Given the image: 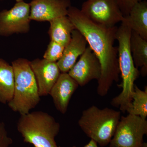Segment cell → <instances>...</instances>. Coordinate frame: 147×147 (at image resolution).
I'll return each instance as SVG.
<instances>
[{
    "label": "cell",
    "instance_id": "obj_1",
    "mask_svg": "<svg viewBox=\"0 0 147 147\" xmlns=\"http://www.w3.org/2000/svg\"><path fill=\"white\" fill-rule=\"evenodd\" d=\"M67 16L76 30L86 40L88 45L100 62L101 75L98 81L96 92L100 96L108 94L115 82L119 81L120 73L118 48L115 46L117 27L108 28L91 21L81 9L71 6Z\"/></svg>",
    "mask_w": 147,
    "mask_h": 147
},
{
    "label": "cell",
    "instance_id": "obj_2",
    "mask_svg": "<svg viewBox=\"0 0 147 147\" xmlns=\"http://www.w3.org/2000/svg\"><path fill=\"white\" fill-rule=\"evenodd\" d=\"M131 30L125 21L118 28L116 38L118 42V58L120 73L121 76V92L112 99L111 104L119 108L123 113L127 112L131 107L134 91V82L140 75V71L134 65L130 49Z\"/></svg>",
    "mask_w": 147,
    "mask_h": 147
},
{
    "label": "cell",
    "instance_id": "obj_3",
    "mask_svg": "<svg viewBox=\"0 0 147 147\" xmlns=\"http://www.w3.org/2000/svg\"><path fill=\"white\" fill-rule=\"evenodd\" d=\"M11 65L14 73L13 97L7 103L12 111L20 115L30 112L38 105L40 96L30 64L26 59H17Z\"/></svg>",
    "mask_w": 147,
    "mask_h": 147
},
{
    "label": "cell",
    "instance_id": "obj_4",
    "mask_svg": "<svg viewBox=\"0 0 147 147\" xmlns=\"http://www.w3.org/2000/svg\"><path fill=\"white\" fill-rule=\"evenodd\" d=\"M17 129L24 142L34 147H58L55 138L60 124L48 113L36 111L21 115Z\"/></svg>",
    "mask_w": 147,
    "mask_h": 147
},
{
    "label": "cell",
    "instance_id": "obj_5",
    "mask_svg": "<svg viewBox=\"0 0 147 147\" xmlns=\"http://www.w3.org/2000/svg\"><path fill=\"white\" fill-rule=\"evenodd\" d=\"M121 117V111L92 105L82 112L78 125L88 137L105 147L110 144Z\"/></svg>",
    "mask_w": 147,
    "mask_h": 147
},
{
    "label": "cell",
    "instance_id": "obj_6",
    "mask_svg": "<svg viewBox=\"0 0 147 147\" xmlns=\"http://www.w3.org/2000/svg\"><path fill=\"white\" fill-rule=\"evenodd\" d=\"M147 134V121L139 117L128 114L121 116L110 147H140L144 137Z\"/></svg>",
    "mask_w": 147,
    "mask_h": 147
},
{
    "label": "cell",
    "instance_id": "obj_7",
    "mask_svg": "<svg viewBox=\"0 0 147 147\" xmlns=\"http://www.w3.org/2000/svg\"><path fill=\"white\" fill-rule=\"evenodd\" d=\"M81 10L94 24L108 28L116 26L124 19L117 0H87Z\"/></svg>",
    "mask_w": 147,
    "mask_h": 147
},
{
    "label": "cell",
    "instance_id": "obj_8",
    "mask_svg": "<svg viewBox=\"0 0 147 147\" xmlns=\"http://www.w3.org/2000/svg\"><path fill=\"white\" fill-rule=\"evenodd\" d=\"M30 4L24 1L16 2L9 10L0 11V36L28 33L30 30Z\"/></svg>",
    "mask_w": 147,
    "mask_h": 147
},
{
    "label": "cell",
    "instance_id": "obj_9",
    "mask_svg": "<svg viewBox=\"0 0 147 147\" xmlns=\"http://www.w3.org/2000/svg\"><path fill=\"white\" fill-rule=\"evenodd\" d=\"M68 74L78 84L84 86L93 80L98 81L101 75L99 60L92 50L88 46Z\"/></svg>",
    "mask_w": 147,
    "mask_h": 147
},
{
    "label": "cell",
    "instance_id": "obj_10",
    "mask_svg": "<svg viewBox=\"0 0 147 147\" xmlns=\"http://www.w3.org/2000/svg\"><path fill=\"white\" fill-rule=\"evenodd\" d=\"M31 21H50L67 16L70 0H32L30 3Z\"/></svg>",
    "mask_w": 147,
    "mask_h": 147
},
{
    "label": "cell",
    "instance_id": "obj_11",
    "mask_svg": "<svg viewBox=\"0 0 147 147\" xmlns=\"http://www.w3.org/2000/svg\"><path fill=\"white\" fill-rule=\"evenodd\" d=\"M30 64L36 79L40 97L50 94L61 73L57 63L44 59H36L30 61Z\"/></svg>",
    "mask_w": 147,
    "mask_h": 147
},
{
    "label": "cell",
    "instance_id": "obj_12",
    "mask_svg": "<svg viewBox=\"0 0 147 147\" xmlns=\"http://www.w3.org/2000/svg\"><path fill=\"white\" fill-rule=\"evenodd\" d=\"M79 85L68 73H61L57 81L50 91L55 108L61 114H65L71 96Z\"/></svg>",
    "mask_w": 147,
    "mask_h": 147
},
{
    "label": "cell",
    "instance_id": "obj_13",
    "mask_svg": "<svg viewBox=\"0 0 147 147\" xmlns=\"http://www.w3.org/2000/svg\"><path fill=\"white\" fill-rule=\"evenodd\" d=\"M88 45L84 36L78 30H74L70 41L65 47L62 56L57 62L61 73H68L84 53Z\"/></svg>",
    "mask_w": 147,
    "mask_h": 147
},
{
    "label": "cell",
    "instance_id": "obj_14",
    "mask_svg": "<svg viewBox=\"0 0 147 147\" xmlns=\"http://www.w3.org/2000/svg\"><path fill=\"white\" fill-rule=\"evenodd\" d=\"M125 21L131 31L147 40V2L143 0L131 8L128 15L124 16Z\"/></svg>",
    "mask_w": 147,
    "mask_h": 147
},
{
    "label": "cell",
    "instance_id": "obj_15",
    "mask_svg": "<svg viewBox=\"0 0 147 147\" xmlns=\"http://www.w3.org/2000/svg\"><path fill=\"white\" fill-rule=\"evenodd\" d=\"M48 34L50 40L65 47L71 38V33L76 29L67 16H61L50 21Z\"/></svg>",
    "mask_w": 147,
    "mask_h": 147
},
{
    "label": "cell",
    "instance_id": "obj_16",
    "mask_svg": "<svg viewBox=\"0 0 147 147\" xmlns=\"http://www.w3.org/2000/svg\"><path fill=\"white\" fill-rule=\"evenodd\" d=\"M14 73L12 66L0 58V103H8L13 97Z\"/></svg>",
    "mask_w": 147,
    "mask_h": 147
},
{
    "label": "cell",
    "instance_id": "obj_17",
    "mask_svg": "<svg viewBox=\"0 0 147 147\" xmlns=\"http://www.w3.org/2000/svg\"><path fill=\"white\" fill-rule=\"evenodd\" d=\"M130 49L134 65L141 67L142 76L147 74V40L137 33L131 31L130 38Z\"/></svg>",
    "mask_w": 147,
    "mask_h": 147
},
{
    "label": "cell",
    "instance_id": "obj_18",
    "mask_svg": "<svg viewBox=\"0 0 147 147\" xmlns=\"http://www.w3.org/2000/svg\"><path fill=\"white\" fill-rule=\"evenodd\" d=\"M128 114L139 116L146 119L147 116V87L142 90L134 85L131 107Z\"/></svg>",
    "mask_w": 147,
    "mask_h": 147
},
{
    "label": "cell",
    "instance_id": "obj_19",
    "mask_svg": "<svg viewBox=\"0 0 147 147\" xmlns=\"http://www.w3.org/2000/svg\"><path fill=\"white\" fill-rule=\"evenodd\" d=\"M65 47L60 43L50 40L43 55V59L49 61L57 63L62 56Z\"/></svg>",
    "mask_w": 147,
    "mask_h": 147
},
{
    "label": "cell",
    "instance_id": "obj_20",
    "mask_svg": "<svg viewBox=\"0 0 147 147\" xmlns=\"http://www.w3.org/2000/svg\"><path fill=\"white\" fill-rule=\"evenodd\" d=\"M13 140L8 135L4 123H0V147H9Z\"/></svg>",
    "mask_w": 147,
    "mask_h": 147
},
{
    "label": "cell",
    "instance_id": "obj_21",
    "mask_svg": "<svg viewBox=\"0 0 147 147\" xmlns=\"http://www.w3.org/2000/svg\"><path fill=\"white\" fill-rule=\"evenodd\" d=\"M143 0H117L119 6L124 16L129 13L132 7L137 3Z\"/></svg>",
    "mask_w": 147,
    "mask_h": 147
},
{
    "label": "cell",
    "instance_id": "obj_22",
    "mask_svg": "<svg viewBox=\"0 0 147 147\" xmlns=\"http://www.w3.org/2000/svg\"><path fill=\"white\" fill-rule=\"evenodd\" d=\"M72 147H76L75 146ZM83 147H98V146L97 144L92 139H91L90 141V142L88 143L86 145V146H84Z\"/></svg>",
    "mask_w": 147,
    "mask_h": 147
},
{
    "label": "cell",
    "instance_id": "obj_23",
    "mask_svg": "<svg viewBox=\"0 0 147 147\" xmlns=\"http://www.w3.org/2000/svg\"><path fill=\"white\" fill-rule=\"evenodd\" d=\"M140 147H147V143L144 142V143H143V144H142V146Z\"/></svg>",
    "mask_w": 147,
    "mask_h": 147
},
{
    "label": "cell",
    "instance_id": "obj_24",
    "mask_svg": "<svg viewBox=\"0 0 147 147\" xmlns=\"http://www.w3.org/2000/svg\"><path fill=\"white\" fill-rule=\"evenodd\" d=\"M16 1V2H18L21 1H23V0H15Z\"/></svg>",
    "mask_w": 147,
    "mask_h": 147
}]
</instances>
